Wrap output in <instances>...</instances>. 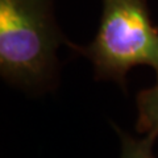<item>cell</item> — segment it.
<instances>
[{"label": "cell", "instance_id": "obj_3", "mask_svg": "<svg viewBox=\"0 0 158 158\" xmlns=\"http://www.w3.org/2000/svg\"><path fill=\"white\" fill-rule=\"evenodd\" d=\"M136 129L145 136L158 137V81L157 85L137 94Z\"/></svg>", "mask_w": 158, "mask_h": 158}, {"label": "cell", "instance_id": "obj_1", "mask_svg": "<svg viewBox=\"0 0 158 158\" xmlns=\"http://www.w3.org/2000/svg\"><path fill=\"white\" fill-rule=\"evenodd\" d=\"M67 42L53 13V0H0V73L25 88L46 87L57 50Z\"/></svg>", "mask_w": 158, "mask_h": 158}, {"label": "cell", "instance_id": "obj_4", "mask_svg": "<svg viewBox=\"0 0 158 158\" xmlns=\"http://www.w3.org/2000/svg\"><path fill=\"white\" fill-rule=\"evenodd\" d=\"M113 127L121 138L120 158H156L153 154V145L156 141L154 137L145 136V138H142V140H137L124 131H120L116 125Z\"/></svg>", "mask_w": 158, "mask_h": 158}, {"label": "cell", "instance_id": "obj_2", "mask_svg": "<svg viewBox=\"0 0 158 158\" xmlns=\"http://www.w3.org/2000/svg\"><path fill=\"white\" fill-rule=\"evenodd\" d=\"M100 25L86 46L67 42L94 65L96 79L118 83L125 88L127 73L145 65L157 74L158 28L153 25L146 0H102Z\"/></svg>", "mask_w": 158, "mask_h": 158}]
</instances>
